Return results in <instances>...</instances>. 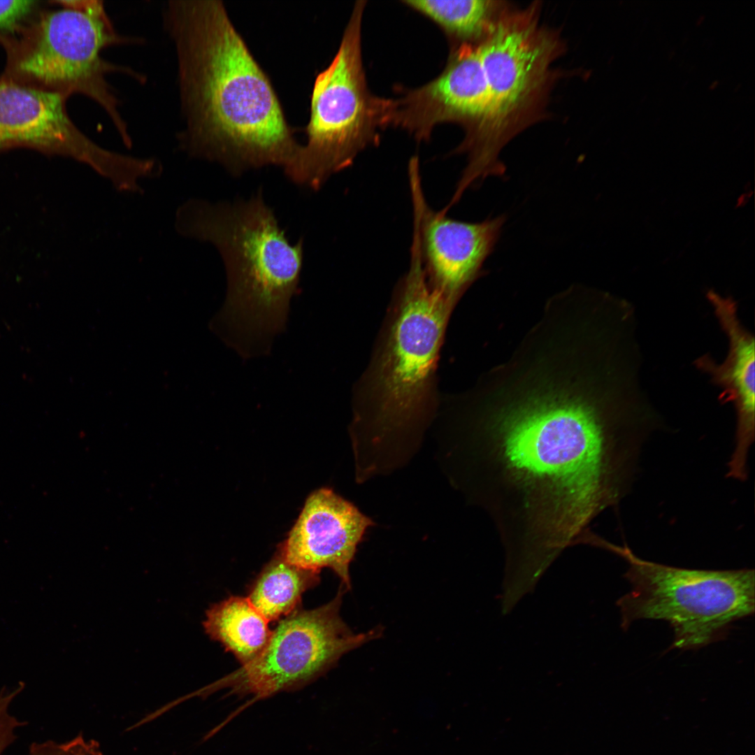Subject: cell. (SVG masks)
<instances>
[{
    "label": "cell",
    "mask_w": 755,
    "mask_h": 755,
    "mask_svg": "<svg viewBox=\"0 0 755 755\" xmlns=\"http://www.w3.org/2000/svg\"><path fill=\"white\" fill-rule=\"evenodd\" d=\"M476 419L474 493L505 561L534 570L567 547L591 543L590 523L626 495L654 429L645 398L615 381L591 398L533 397Z\"/></svg>",
    "instance_id": "6da1fadb"
},
{
    "label": "cell",
    "mask_w": 755,
    "mask_h": 755,
    "mask_svg": "<svg viewBox=\"0 0 755 755\" xmlns=\"http://www.w3.org/2000/svg\"><path fill=\"white\" fill-rule=\"evenodd\" d=\"M163 27L176 58L178 149L233 175L285 168L301 145L273 85L220 0H170Z\"/></svg>",
    "instance_id": "7a4b0ae2"
},
{
    "label": "cell",
    "mask_w": 755,
    "mask_h": 755,
    "mask_svg": "<svg viewBox=\"0 0 755 755\" xmlns=\"http://www.w3.org/2000/svg\"><path fill=\"white\" fill-rule=\"evenodd\" d=\"M175 228L210 243L221 255L227 293L219 320L225 342L244 357L267 352L298 291L303 240L290 243L261 190L233 202L190 199L178 208Z\"/></svg>",
    "instance_id": "3957f363"
},
{
    "label": "cell",
    "mask_w": 755,
    "mask_h": 755,
    "mask_svg": "<svg viewBox=\"0 0 755 755\" xmlns=\"http://www.w3.org/2000/svg\"><path fill=\"white\" fill-rule=\"evenodd\" d=\"M454 307L428 285L419 250L393 292L372 355L353 389L355 423L381 436L408 429L438 404L439 353Z\"/></svg>",
    "instance_id": "277c9868"
},
{
    "label": "cell",
    "mask_w": 755,
    "mask_h": 755,
    "mask_svg": "<svg viewBox=\"0 0 755 755\" xmlns=\"http://www.w3.org/2000/svg\"><path fill=\"white\" fill-rule=\"evenodd\" d=\"M61 9L32 16L15 34L1 35L6 55L2 77L22 85L66 98L80 94L107 114L123 144L132 147L121 102L108 77L122 73L144 83L131 67L106 60L103 51L141 39L118 33L100 0L55 1Z\"/></svg>",
    "instance_id": "5b68a950"
},
{
    "label": "cell",
    "mask_w": 755,
    "mask_h": 755,
    "mask_svg": "<svg viewBox=\"0 0 755 755\" xmlns=\"http://www.w3.org/2000/svg\"><path fill=\"white\" fill-rule=\"evenodd\" d=\"M536 6L504 11L478 43L489 105L483 121L467 133L456 153L467 154L459 178L465 187L502 176L501 149L533 118L549 82L550 66L561 51L559 40L538 25Z\"/></svg>",
    "instance_id": "8992f818"
},
{
    "label": "cell",
    "mask_w": 755,
    "mask_h": 755,
    "mask_svg": "<svg viewBox=\"0 0 755 755\" xmlns=\"http://www.w3.org/2000/svg\"><path fill=\"white\" fill-rule=\"evenodd\" d=\"M365 1H357L330 64L315 80L306 143L284 168L294 183L319 189L333 175L379 141L387 99L368 89L361 55Z\"/></svg>",
    "instance_id": "52a82bcc"
},
{
    "label": "cell",
    "mask_w": 755,
    "mask_h": 755,
    "mask_svg": "<svg viewBox=\"0 0 755 755\" xmlns=\"http://www.w3.org/2000/svg\"><path fill=\"white\" fill-rule=\"evenodd\" d=\"M614 552L629 564L624 577L631 590L617 603L624 630L640 619L666 621L674 632L672 648L697 649L754 612V570L668 566L642 559L626 545H616Z\"/></svg>",
    "instance_id": "ba28073f"
},
{
    "label": "cell",
    "mask_w": 755,
    "mask_h": 755,
    "mask_svg": "<svg viewBox=\"0 0 755 755\" xmlns=\"http://www.w3.org/2000/svg\"><path fill=\"white\" fill-rule=\"evenodd\" d=\"M347 589L341 584L328 603L298 610L280 620L262 651L251 661L199 691L206 695L229 687L257 698L302 687L329 670L345 654L382 633L380 626L354 633L342 619L340 608Z\"/></svg>",
    "instance_id": "9c48e42d"
},
{
    "label": "cell",
    "mask_w": 755,
    "mask_h": 755,
    "mask_svg": "<svg viewBox=\"0 0 755 755\" xmlns=\"http://www.w3.org/2000/svg\"><path fill=\"white\" fill-rule=\"evenodd\" d=\"M413 228L419 243L423 271L429 286L454 305L482 275L506 220L504 215L479 222L449 217L429 207L424 195L418 157L408 164Z\"/></svg>",
    "instance_id": "30bf717a"
},
{
    "label": "cell",
    "mask_w": 755,
    "mask_h": 755,
    "mask_svg": "<svg viewBox=\"0 0 755 755\" xmlns=\"http://www.w3.org/2000/svg\"><path fill=\"white\" fill-rule=\"evenodd\" d=\"M63 95L0 77V152L25 148L71 158L108 180L122 166L120 152L106 149L72 121Z\"/></svg>",
    "instance_id": "8fae6325"
},
{
    "label": "cell",
    "mask_w": 755,
    "mask_h": 755,
    "mask_svg": "<svg viewBox=\"0 0 755 755\" xmlns=\"http://www.w3.org/2000/svg\"><path fill=\"white\" fill-rule=\"evenodd\" d=\"M489 89L479 45L460 44L443 71L396 99H388L386 124L406 130L419 141L441 123H461L467 132L484 119Z\"/></svg>",
    "instance_id": "7c38bea8"
},
{
    "label": "cell",
    "mask_w": 755,
    "mask_h": 755,
    "mask_svg": "<svg viewBox=\"0 0 755 755\" xmlns=\"http://www.w3.org/2000/svg\"><path fill=\"white\" fill-rule=\"evenodd\" d=\"M373 524L352 503L322 488L306 499L280 553L287 562L304 569L331 568L347 590L350 563L366 528Z\"/></svg>",
    "instance_id": "4fadbf2b"
},
{
    "label": "cell",
    "mask_w": 755,
    "mask_h": 755,
    "mask_svg": "<svg viewBox=\"0 0 755 755\" xmlns=\"http://www.w3.org/2000/svg\"><path fill=\"white\" fill-rule=\"evenodd\" d=\"M718 322L728 340L726 358L717 363L709 354L694 361L695 366L710 376L719 387L721 403L733 404L736 412L735 445L728 464V474L742 479L747 475L749 448L755 432V345L754 335L742 324L736 301L714 291L707 293Z\"/></svg>",
    "instance_id": "5bb4252c"
},
{
    "label": "cell",
    "mask_w": 755,
    "mask_h": 755,
    "mask_svg": "<svg viewBox=\"0 0 755 755\" xmlns=\"http://www.w3.org/2000/svg\"><path fill=\"white\" fill-rule=\"evenodd\" d=\"M268 624L247 598L231 596L206 611L203 626L211 639L222 643L244 665L266 645L272 632Z\"/></svg>",
    "instance_id": "9a60e30c"
},
{
    "label": "cell",
    "mask_w": 755,
    "mask_h": 755,
    "mask_svg": "<svg viewBox=\"0 0 755 755\" xmlns=\"http://www.w3.org/2000/svg\"><path fill=\"white\" fill-rule=\"evenodd\" d=\"M319 572L287 562L279 553L262 570L248 600L269 621L296 610L303 594L319 582Z\"/></svg>",
    "instance_id": "2e32d148"
},
{
    "label": "cell",
    "mask_w": 755,
    "mask_h": 755,
    "mask_svg": "<svg viewBox=\"0 0 755 755\" xmlns=\"http://www.w3.org/2000/svg\"><path fill=\"white\" fill-rule=\"evenodd\" d=\"M403 3L438 24L461 44H477L490 32L504 10L489 0H406Z\"/></svg>",
    "instance_id": "e0dca14e"
},
{
    "label": "cell",
    "mask_w": 755,
    "mask_h": 755,
    "mask_svg": "<svg viewBox=\"0 0 755 755\" xmlns=\"http://www.w3.org/2000/svg\"><path fill=\"white\" fill-rule=\"evenodd\" d=\"M27 755H103L99 742L86 740L82 733L65 742L48 740L34 742Z\"/></svg>",
    "instance_id": "ac0fdd59"
},
{
    "label": "cell",
    "mask_w": 755,
    "mask_h": 755,
    "mask_svg": "<svg viewBox=\"0 0 755 755\" xmlns=\"http://www.w3.org/2000/svg\"><path fill=\"white\" fill-rule=\"evenodd\" d=\"M38 1H0V36L15 34L33 16Z\"/></svg>",
    "instance_id": "d6986e66"
},
{
    "label": "cell",
    "mask_w": 755,
    "mask_h": 755,
    "mask_svg": "<svg viewBox=\"0 0 755 755\" xmlns=\"http://www.w3.org/2000/svg\"><path fill=\"white\" fill-rule=\"evenodd\" d=\"M23 688L24 684L21 683L13 691L2 690L0 693V755L16 739L15 730L27 724L26 721H19L12 716L8 711L10 703Z\"/></svg>",
    "instance_id": "ffe728a7"
},
{
    "label": "cell",
    "mask_w": 755,
    "mask_h": 755,
    "mask_svg": "<svg viewBox=\"0 0 755 755\" xmlns=\"http://www.w3.org/2000/svg\"><path fill=\"white\" fill-rule=\"evenodd\" d=\"M717 83H718V82H717V81H714V82H713L712 83V85H711L710 86V87L711 89H714V87H715L717 86Z\"/></svg>",
    "instance_id": "44dd1931"
}]
</instances>
